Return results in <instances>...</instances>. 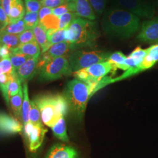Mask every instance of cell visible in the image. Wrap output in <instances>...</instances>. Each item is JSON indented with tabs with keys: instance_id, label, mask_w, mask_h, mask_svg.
Instances as JSON below:
<instances>
[{
	"instance_id": "cell-1",
	"label": "cell",
	"mask_w": 158,
	"mask_h": 158,
	"mask_svg": "<svg viewBox=\"0 0 158 158\" xmlns=\"http://www.w3.org/2000/svg\"><path fill=\"white\" fill-rule=\"evenodd\" d=\"M102 25L106 34L121 38H128L139 30L140 19L124 9L113 8L105 14Z\"/></svg>"
},
{
	"instance_id": "cell-2",
	"label": "cell",
	"mask_w": 158,
	"mask_h": 158,
	"mask_svg": "<svg viewBox=\"0 0 158 158\" xmlns=\"http://www.w3.org/2000/svg\"><path fill=\"white\" fill-rule=\"evenodd\" d=\"M99 36L97 23L80 17L75 19L66 28L65 41L70 44L72 51L94 47Z\"/></svg>"
},
{
	"instance_id": "cell-3",
	"label": "cell",
	"mask_w": 158,
	"mask_h": 158,
	"mask_svg": "<svg viewBox=\"0 0 158 158\" xmlns=\"http://www.w3.org/2000/svg\"><path fill=\"white\" fill-rule=\"evenodd\" d=\"M97 90L95 85L74 79L68 83L64 96L69 110L77 118L81 119L85 114L88 102Z\"/></svg>"
},
{
	"instance_id": "cell-4",
	"label": "cell",
	"mask_w": 158,
	"mask_h": 158,
	"mask_svg": "<svg viewBox=\"0 0 158 158\" xmlns=\"http://www.w3.org/2000/svg\"><path fill=\"white\" fill-rule=\"evenodd\" d=\"M40 110L42 123L52 128L69 110L64 95L46 94L37 97L35 100Z\"/></svg>"
},
{
	"instance_id": "cell-5",
	"label": "cell",
	"mask_w": 158,
	"mask_h": 158,
	"mask_svg": "<svg viewBox=\"0 0 158 158\" xmlns=\"http://www.w3.org/2000/svg\"><path fill=\"white\" fill-rule=\"evenodd\" d=\"M111 53L102 51L76 50L68 57L72 72L88 68L98 63L107 61Z\"/></svg>"
},
{
	"instance_id": "cell-6",
	"label": "cell",
	"mask_w": 158,
	"mask_h": 158,
	"mask_svg": "<svg viewBox=\"0 0 158 158\" xmlns=\"http://www.w3.org/2000/svg\"><path fill=\"white\" fill-rule=\"evenodd\" d=\"M116 70L109 61L98 63L88 68L80 69L74 72L76 79L83 81L89 85H95L97 90L100 89V82L110 72Z\"/></svg>"
},
{
	"instance_id": "cell-7",
	"label": "cell",
	"mask_w": 158,
	"mask_h": 158,
	"mask_svg": "<svg viewBox=\"0 0 158 158\" xmlns=\"http://www.w3.org/2000/svg\"><path fill=\"white\" fill-rule=\"evenodd\" d=\"M40 79L44 81H53L70 75L72 70L68 57H59L44 63L40 68Z\"/></svg>"
},
{
	"instance_id": "cell-8",
	"label": "cell",
	"mask_w": 158,
	"mask_h": 158,
	"mask_svg": "<svg viewBox=\"0 0 158 158\" xmlns=\"http://www.w3.org/2000/svg\"><path fill=\"white\" fill-rule=\"evenodd\" d=\"M119 6L138 17L151 18L154 15V6L143 0H117Z\"/></svg>"
},
{
	"instance_id": "cell-9",
	"label": "cell",
	"mask_w": 158,
	"mask_h": 158,
	"mask_svg": "<svg viewBox=\"0 0 158 158\" xmlns=\"http://www.w3.org/2000/svg\"><path fill=\"white\" fill-rule=\"evenodd\" d=\"M24 130L28 138L30 150L36 151L41 146L48 130L44 125H34L31 122L24 125Z\"/></svg>"
},
{
	"instance_id": "cell-10",
	"label": "cell",
	"mask_w": 158,
	"mask_h": 158,
	"mask_svg": "<svg viewBox=\"0 0 158 158\" xmlns=\"http://www.w3.org/2000/svg\"><path fill=\"white\" fill-rule=\"evenodd\" d=\"M137 39L142 42L158 44V17L143 23Z\"/></svg>"
},
{
	"instance_id": "cell-11",
	"label": "cell",
	"mask_w": 158,
	"mask_h": 158,
	"mask_svg": "<svg viewBox=\"0 0 158 158\" xmlns=\"http://www.w3.org/2000/svg\"><path fill=\"white\" fill-rule=\"evenodd\" d=\"M66 4L71 12L77 14L79 17L91 21L97 18L89 0H66Z\"/></svg>"
},
{
	"instance_id": "cell-12",
	"label": "cell",
	"mask_w": 158,
	"mask_h": 158,
	"mask_svg": "<svg viewBox=\"0 0 158 158\" xmlns=\"http://www.w3.org/2000/svg\"><path fill=\"white\" fill-rule=\"evenodd\" d=\"M71 51H72L71 45L66 41L51 46L48 51L42 53L41 58H40L38 69L44 63L52 59L59 57L67 56L68 53Z\"/></svg>"
},
{
	"instance_id": "cell-13",
	"label": "cell",
	"mask_w": 158,
	"mask_h": 158,
	"mask_svg": "<svg viewBox=\"0 0 158 158\" xmlns=\"http://www.w3.org/2000/svg\"><path fill=\"white\" fill-rule=\"evenodd\" d=\"M23 125L18 120L7 113L0 111V136L10 135L20 132Z\"/></svg>"
},
{
	"instance_id": "cell-14",
	"label": "cell",
	"mask_w": 158,
	"mask_h": 158,
	"mask_svg": "<svg viewBox=\"0 0 158 158\" xmlns=\"http://www.w3.org/2000/svg\"><path fill=\"white\" fill-rule=\"evenodd\" d=\"M40 58V57L30 58L20 68L14 71L21 82H25L34 77L38 70Z\"/></svg>"
},
{
	"instance_id": "cell-15",
	"label": "cell",
	"mask_w": 158,
	"mask_h": 158,
	"mask_svg": "<svg viewBox=\"0 0 158 158\" xmlns=\"http://www.w3.org/2000/svg\"><path fill=\"white\" fill-rule=\"evenodd\" d=\"M46 158H77V152L73 147L59 143L51 148Z\"/></svg>"
},
{
	"instance_id": "cell-16",
	"label": "cell",
	"mask_w": 158,
	"mask_h": 158,
	"mask_svg": "<svg viewBox=\"0 0 158 158\" xmlns=\"http://www.w3.org/2000/svg\"><path fill=\"white\" fill-rule=\"evenodd\" d=\"M11 51V54H23L31 57H38L41 53L40 47L36 40L20 44L17 48Z\"/></svg>"
},
{
	"instance_id": "cell-17",
	"label": "cell",
	"mask_w": 158,
	"mask_h": 158,
	"mask_svg": "<svg viewBox=\"0 0 158 158\" xmlns=\"http://www.w3.org/2000/svg\"><path fill=\"white\" fill-rule=\"evenodd\" d=\"M32 30L35 37V40L40 45V49L42 50V53H45L51 46L48 40L47 30L40 23Z\"/></svg>"
},
{
	"instance_id": "cell-18",
	"label": "cell",
	"mask_w": 158,
	"mask_h": 158,
	"mask_svg": "<svg viewBox=\"0 0 158 158\" xmlns=\"http://www.w3.org/2000/svg\"><path fill=\"white\" fill-rule=\"evenodd\" d=\"M23 0H12L9 18L10 23H15L22 20L25 14Z\"/></svg>"
},
{
	"instance_id": "cell-19",
	"label": "cell",
	"mask_w": 158,
	"mask_h": 158,
	"mask_svg": "<svg viewBox=\"0 0 158 158\" xmlns=\"http://www.w3.org/2000/svg\"><path fill=\"white\" fill-rule=\"evenodd\" d=\"M23 107H22L21 117L23 122V124L25 125L29 122V114L31 109V102L29 99L28 90V85H27V81L23 82Z\"/></svg>"
},
{
	"instance_id": "cell-20",
	"label": "cell",
	"mask_w": 158,
	"mask_h": 158,
	"mask_svg": "<svg viewBox=\"0 0 158 158\" xmlns=\"http://www.w3.org/2000/svg\"><path fill=\"white\" fill-rule=\"evenodd\" d=\"M0 44L7 46L11 50L15 49L20 45L19 35L8 34L0 31Z\"/></svg>"
},
{
	"instance_id": "cell-21",
	"label": "cell",
	"mask_w": 158,
	"mask_h": 158,
	"mask_svg": "<svg viewBox=\"0 0 158 158\" xmlns=\"http://www.w3.org/2000/svg\"><path fill=\"white\" fill-rule=\"evenodd\" d=\"M52 129L54 135L57 138L59 139L60 140H62L63 141H69L66 121L64 119V117H62L61 118L59 119V120L52 127Z\"/></svg>"
},
{
	"instance_id": "cell-22",
	"label": "cell",
	"mask_w": 158,
	"mask_h": 158,
	"mask_svg": "<svg viewBox=\"0 0 158 158\" xmlns=\"http://www.w3.org/2000/svg\"><path fill=\"white\" fill-rule=\"evenodd\" d=\"M23 88L19 91V93L15 96H12L10 98V106L13 111L17 117L22 118V107H23Z\"/></svg>"
},
{
	"instance_id": "cell-23",
	"label": "cell",
	"mask_w": 158,
	"mask_h": 158,
	"mask_svg": "<svg viewBox=\"0 0 158 158\" xmlns=\"http://www.w3.org/2000/svg\"><path fill=\"white\" fill-rule=\"evenodd\" d=\"M27 30L23 20H20L15 23H10L5 27L1 29L0 31H4L8 34L19 35Z\"/></svg>"
},
{
	"instance_id": "cell-24",
	"label": "cell",
	"mask_w": 158,
	"mask_h": 158,
	"mask_svg": "<svg viewBox=\"0 0 158 158\" xmlns=\"http://www.w3.org/2000/svg\"><path fill=\"white\" fill-rule=\"evenodd\" d=\"M66 29H50L47 31L48 40L51 46L65 41Z\"/></svg>"
},
{
	"instance_id": "cell-25",
	"label": "cell",
	"mask_w": 158,
	"mask_h": 158,
	"mask_svg": "<svg viewBox=\"0 0 158 158\" xmlns=\"http://www.w3.org/2000/svg\"><path fill=\"white\" fill-rule=\"evenodd\" d=\"M13 72L10 74H0V90L2 92L7 103L10 102L8 97V88L12 79Z\"/></svg>"
},
{
	"instance_id": "cell-26",
	"label": "cell",
	"mask_w": 158,
	"mask_h": 158,
	"mask_svg": "<svg viewBox=\"0 0 158 158\" xmlns=\"http://www.w3.org/2000/svg\"><path fill=\"white\" fill-rule=\"evenodd\" d=\"M127 56L121 52H115L111 53L108 61L112 64L115 70L119 69L124 70L125 60Z\"/></svg>"
},
{
	"instance_id": "cell-27",
	"label": "cell",
	"mask_w": 158,
	"mask_h": 158,
	"mask_svg": "<svg viewBox=\"0 0 158 158\" xmlns=\"http://www.w3.org/2000/svg\"><path fill=\"white\" fill-rule=\"evenodd\" d=\"M29 122L34 125H43L40 110L35 101L31 102V109L29 114Z\"/></svg>"
},
{
	"instance_id": "cell-28",
	"label": "cell",
	"mask_w": 158,
	"mask_h": 158,
	"mask_svg": "<svg viewBox=\"0 0 158 158\" xmlns=\"http://www.w3.org/2000/svg\"><path fill=\"white\" fill-rule=\"evenodd\" d=\"M40 23H41L46 29H59V17L51 14L46 16L44 19L40 20Z\"/></svg>"
},
{
	"instance_id": "cell-29",
	"label": "cell",
	"mask_w": 158,
	"mask_h": 158,
	"mask_svg": "<svg viewBox=\"0 0 158 158\" xmlns=\"http://www.w3.org/2000/svg\"><path fill=\"white\" fill-rule=\"evenodd\" d=\"M23 20L27 29H33L40 23L38 12H26Z\"/></svg>"
},
{
	"instance_id": "cell-30",
	"label": "cell",
	"mask_w": 158,
	"mask_h": 158,
	"mask_svg": "<svg viewBox=\"0 0 158 158\" xmlns=\"http://www.w3.org/2000/svg\"><path fill=\"white\" fill-rule=\"evenodd\" d=\"M9 58L11 60L13 70L15 71L32 57L23 54H11Z\"/></svg>"
},
{
	"instance_id": "cell-31",
	"label": "cell",
	"mask_w": 158,
	"mask_h": 158,
	"mask_svg": "<svg viewBox=\"0 0 158 158\" xmlns=\"http://www.w3.org/2000/svg\"><path fill=\"white\" fill-rule=\"evenodd\" d=\"M21 81L17 77L15 72H13V76L11 81L9 85L8 88V97L9 99L12 96H15L19 93V91L22 89Z\"/></svg>"
},
{
	"instance_id": "cell-32",
	"label": "cell",
	"mask_w": 158,
	"mask_h": 158,
	"mask_svg": "<svg viewBox=\"0 0 158 158\" xmlns=\"http://www.w3.org/2000/svg\"><path fill=\"white\" fill-rule=\"evenodd\" d=\"M59 17V29H66L75 19L79 16L73 12L66 13Z\"/></svg>"
},
{
	"instance_id": "cell-33",
	"label": "cell",
	"mask_w": 158,
	"mask_h": 158,
	"mask_svg": "<svg viewBox=\"0 0 158 158\" xmlns=\"http://www.w3.org/2000/svg\"><path fill=\"white\" fill-rule=\"evenodd\" d=\"M27 12H38L42 7L40 0H25Z\"/></svg>"
},
{
	"instance_id": "cell-34",
	"label": "cell",
	"mask_w": 158,
	"mask_h": 158,
	"mask_svg": "<svg viewBox=\"0 0 158 158\" xmlns=\"http://www.w3.org/2000/svg\"><path fill=\"white\" fill-rule=\"evenodd\" d=\"M96 14L102 15L106 7L107 0H89Z\"/></svg>"
},
{
	"instance_id": "cell-35",
	"label": "cell",
	"mask_w": 158,
	"mask_h": 158,
	"mask_svg": "<svg viewBox=\"0 0 158 158\" xmlns=\"http://www.w3.org/2000/svg\"><path fill=\"white\" fill-rule=\"evenodd\" d=\"M20 44H24L36 40L32 29H27L22 34L19 35Z\"/></svg>"
},
{
	"instance_id": "cell-36",
	"label": "cell",
	"mask_w": 158,
	"mask_h": 158,
	"mask_svg": "<svg viewBox=\"0 0 158 158\" xmlns=\"http://www.w3.org/2000/svg\"><path fill=\"white\" fill-rule=\"evenodd\" d=\"M14 72L10 58L0 60V74L12 73Z\"/></svg>"
},
{
	"instance_id": "cell-37",
	"label": "cell",
	"mask_w": 158,
	"mask_h": 158,
	"mask_svg": "<svg viewBox=\"0 0 158 158\" xmlns=\"http://www.w3.org/2000/svg\"><path fill=\"white\" fill-rule=\"evenodd\" d=\"M42 6L55 8L66 4V0H40Z\"/></svg>"
},
{
	"instance_id": "cell-38",
	"label": "cell",
	"mask_w": 158,
	"mask_h": 158,
	"mask_svg": "<svg viewBox=\"0 0 158 158\" xmlns=\"http://www.w3.org/2000/svg\"><path fill=\"white\" fill-rule=\"evenodd\" d=\"M147 55L155 63L158 62V44L151 46L147 49Z\"/></svg>"
},
{
	"instance_id": "cell-39",
	"label": "cell",
	"mask_w": 158,
	"mask_h": 158,
	"mask_svg": "<svg viewBox=\"0 0 158 158\" xmlns=\"http://www.w3.org/2000/svg\"><path fill=\"white\" fill-rule=\"evenodd\" d=\"M69 12H71V11L67 5V4H63L52 9V14L56 15L57 17H60L63 14Z\"/></svg>"
},
{
	"instance_id": "cell-40",
	"label": "cell",
	"mask_w": 158,
	"mask_h": 158,
	"mask_svg": "<svg viewBox=\"0 0 158 158\" xmlns=\"http://www.w3.org/2000/svg\"><path fill=\"white\" fill-rule=\"evenodd\" d=\"M10 23V21L9 17L6 14L2 7L0 5V23L1 25V29L3 28Z\"/></svg>"
},
{
	"instance_id": "cell-41",
	"label": "cell",
	"mask_w": 158,
	"mask_h": 158,
	"mask_svg": "<svg viewBox=\"0 0 158 158\" xmlns=\"http://www.w3.org/2000/svg\"><path fill=\"white\" fill-rule=\"evenodd\" d=\"M11 54V49L9 48L7 46L4 45H1L0 46V59L8 58Z\"/></svg>"
},
{
	"instance_id": "cell-42",
	"label": "cell",
	"mask_w": 158,
	"mask_h": 158,
	"mask_svg": "<svg viewBox=\"0 0 158 158\" xmlns=\"http://www.w3.org/2000/svg\"><path fill=\"white\" fill-rule=\"evenodd\" d=\"M38 14H39V18L40 21L44 19L46 16L52 14V9L50 8L45 7V6H42L40 8V11L38 12Z\"/></svg>"
},
{
	"instance_id": "cell-43",
	"label": "cell",
	"mask_w": 158,
	"mask_h": 158,
	"mask_svg": "<svg viewBox=\"0 0 158 158\" xmlns=\"http://www.w3.org/2000/svg\"><path fill=\"white\" fill-rule=\"evenodd\" d=\"M12 0H1V6L5 11L8 16L10 15Z\"/></svg>"
},
{
	"instance_id": "cell-44",
	"label": "cell",
	"mask_w": 158,
	"mask_h": 158,
	"mask_svg": "<svg viewBox=\"0 0 158 158\" xmlns=\"http://www.w3.org/2000/svg\"><path fill=\"white\" fill-rule=\"evenodd\" d=\"M1 0H0V5H1Z\"/></svg>"
}]
</instances>
